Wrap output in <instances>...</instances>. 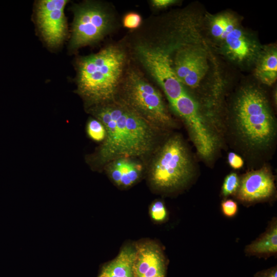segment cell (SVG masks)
<instances>
[{"label": "cell", "mask_w": 277, "mask_h": 277, "mask_svg": "<svg viewBox=\"0 0 277 277\" xmlns=\"http://www.w3.org/2000/svg\"><path fill=\"white\" fill-rule=\"evenodd\" d=\"M106 130V136L96 153L89 160L96 166L117 158L148 154L154 146L155 127L120 100L88 108Z\"/></svg>", "instance_id": "cell-1"}, {"label": "cell", "mask_w": 277, "mask_h": 277, "mask_svg": "<svg viewBox=\"0 0 277 277\" xmlns=\"http://www.w3.org/2000/svg\"><path fill=\"white\" fill-rule=\"evenodd\" d=\"M126 60L124 50L114 45L78 60L76 92L88 108L116 99Z\"/></svg>", "instance_id": "cell-2"}, {"label": "cell", "mask_w": 277, "mask_h": 277, "mask_svg": "<svg viewBox=\"0 0 277 277\" xmlns=\"http://www.w3.org/2000/svg\"><path fill=\"white\" fill-rule=\"evenodd\" d=\"M232 124L235 135L249 150H266L275 139V121L266 96L258 88L247 87L238 94Z\"/></svg>", "instance_id": "cell-3"}, {"label": "cell", "mask_w": 277, "mask_h": 277, "mask_svg": "<svg viewBox=\"0 0 277 277\" xmlns=\"http://www.w3.org/2000/svg\"><path fill=\"white\" fill-rule=\"evenodd\" d=\"M119 88V100L155 128L172 125L161 93L137 70L129 69Z\"/></svg>", "instance_id": "cell-4"}, {"label": "cell", "mask_w": 277, "mask_h": 277, "mask_svg": "<svg viewBox=\"0 0 277 277\" xmlns=\"http://www.w3.org/2000/svg\"><path fill=\"white\" fill-rule=\"evenodd\" d=\"M193 174L191 158L179 135L168 138L160 149L151 166V184L162 190H172L186 185Z\"/></svg>", "instance_id": "cell-5"}, {"label": "cell", "mask_w": 277, "mask_h": 277, "mask_svg": "<svg viewBox=\"0 0 277 277\" xmlns=\"http://www.w3.org/2000/svg\"><path fill=\"white\" fill-rule=\"evenodd\" d=\"M70 47L72 50L102 39L112 25L111 14L101 4L87 2L74 6Z\"/></svg>", "instance_id": "cell-6"}, {"label": "cell", "mask_w": 277, "mask_h": 277, "mask_svg": "<svg viewBox=\"0 0 277 277\" xmlns=\"http://www.w3.org/2000/svg\"><path fill=\"white\" fill-rule=\"evenodd\" d=\"M212 35L220 41L227 54L238 62H243L254 53L255 46L230 14H220L211 21Z\"/></svg>", "instance_id": "cell-7"}, {"label": "cell", "mask_w": 277, "mask_h": 277, "mask_svg": "<svg viewBox=\"0 0 277 277\" xmlns=\"http://www.w3.org/2000/svg\"><path fill=\"white\" fill-rule=\"evenodd\" d=\"M176 47L173 58H171L176 76L184 86L197 87L208 69L205 52L191 45L181 44Z\"/></svg>", "instance_id": "cell-8"}, {"label": "cell", "mask_w": 277, "mask_h": 277, "mask_svg": "<svg viewBox=\"0 0 277 277\" xmlns=\"http://www.w3.org/2000/svg\"><path fill=\"white\" fill-rule=\"evenodd\" d=\"M66 0H42L36 7V18L40 33L47 45L56 48L64 41L67 33L64 13Z\"/></svg>", "instance_id": "cell-9"}, {"label": "cell", "mask_w": 277, "mask_h": 277, "mask_svg": "<svg viewBox=\"0 0 277 277\" xmlns=\"http://www.w3.org/2000/svg\"><path fill=\"white\" fill-rule=\"evenodd\" d=\"M134 265L135 277H165L166 265L160 247L152 242L135 245Z\"/></svg>", "instance_id": "cell-10"}, {"label": "cell", "mask_w": 277, "mask_h": 277, "mask_svg": "<svg viewBox=\"0 0 277 277\" xmlns=\"http://www.w3.org/2000/svg\"><path fill=\"white\" fill-rule=\"evenodd\" d=\"M275 188L274 180L266 168L250 171L243 177L238 197L246 202H252L270 196Z\"/></svg>", "instance_id": "cell-11"}, {"label": "cell", "mask_w": 277, "mask_h": 277, "mask_svg": "<svg viewBox=\"0 0 277 277\" xmlns=\"http://www.w3.org/2000/svg\"><path fill=\"white\" fill-rule=\"evenodd\" d=\"M143 168L138 162L130 157H122L107 164V171L117 186L128 187L135 183L142 175Z\"/></svg>", "instance_id": "cell-12"}, {"label": "cell", "mask_w": 277, "mask_h": 277, "mask_svg": "<svg viewBox=\"0 0 277 277\" xmlns=\"http://www.w3.org/2000/svg\"><path fill=\"white\" fill-rule=\"evenodd\" d=\"M136 255L135 246H124L116 257L102 269L108 277H135L134 265Z\"/></svg>", "instance_id": "cell-13"}, {"label": "cell", "mask_w": 277, "mask_h": 277, "mask_svg": "<svg viewBox=\"0 0 277 277\" xmlns=\"http://www.w3.org/2000/svg\"><path fill=\"white\" fill-rule=\"evenodd\" d=\"M255 75L262 83L271 86L277 78V53L274 48L264 51L260 56L255 69Z\"/></svg>", "instance_id": "cell-14"}, {"label": "cell", "mask_w": 277, "mask_h": 277, "mask_svg": "<svg viewBox=\"0 0 277 277\" xmlns=\"http://www.w3.org/2000/svg\"><path fill=\"white\" fill-rule=\"evenodd\" d=\"M250 255L275 253L277 251V227L274 223L262 237L248 245L246 249Z\"/></svg>", "instance_id": "cell-15"}, {"label": "cell", "mask_w": 277, "mask_h": 277, "mask_svg": "<svg viewBox=\"0 0 277 277\" xmlns=\"http://www.w3.org/2000/svg\"><path fill=\"white\" fill-rule=\"evenodd\" d=\"M88 137L95 142H103L106 136V130L103 124L96 118H90L86 124Z\"/></svg>", "instance_id": "cell-16"}, {"label": "cell", "mask_w": 277, "mask_h": 277, "mask_svg": "<svg viewBox=\"0 0 277 277\" xmlns=\"http://www.w3.org/2000/svg\"><path fill=\"white\" fill-rule=\"evenodd\" d=\"M239 186V179L235 173L228 174L225 178L223 186L222 194L226 196L235 192Z\"/></svg>", "instance_id": "cell-17"}, {"label": "cell", "mask_w": 277, "mask_h": 277, "mask_svg": "<svg viewBox=\"0 0 277 277\" xmlns=\"http://www.w3.org/2000/svg\"><path fill=\"white\" fill-rule=\"evenodd\" d=\"M150 215L155 221L162 222L167 216V211L164 204L162 201L154 202L150 207Z\"/></svg>", "instance_id": "cell-18"}, {"label": "cell", "mask_w": 277, "mask_h": 277, "mask_svg": "<svg viewBox=\"0 0 277 277\" xmlns=\"http://www.w3.org/2000/svg\"><path fill=\"white\" fill-rule=\"evenodd\" d=\"M142 22L141 16L135 12L127 13L125 15L123 20L124 26L130 29H134L139 27Z\"/></svg>", "instance_id": "cell-19"}, {"label": "cell", "mask_w": 277, "mask_h": 277, "mask_svg": "<svg viewBox=\"0 0 277 277\" xmlns=\"http://www.w3.org/2000/svg\"><path fill=\"white\" fill-rule=\"evenodd\" d=\"M222 209L226 216H233L238 210L237 204L232 200H226L222 203Z\"/></svg>", "instance_id": "cell-20"}, {"label": "cell", "mask_w": 277, "mask_h": 277, "mask_svg": "<svg viewBox=\"0 0 277 277\" xmlns=\"http://www.w3.org/2000/svg\"><path fill=\"white\" fill-rule=\"evenodd\" d=\"M228 161L230 166L235 169L241 168L244 164L242 157L234 152L229 153Z\"/></svg>", "instance_id": "cell-21"}, {"label": "cell", "mask_w": 277, "mask_h": 277, "mask_svg": "<svg viewBox=\"0 0 277 277\" xmlns=\"http://www.w3.org/2000/svg\"><path fill=\"white\" fill-rule=\"evenodd\" d=\"M176 3L174 0H153L151 4L155 8L158 9L166 8Z\"/></svg>", "instance_id": "cell-22"}, {"label": "cell", "mask_w": 277, "mask_h": 277, "mask_svg": "<svg viewBox=\"0 0 277 277\" xmlns=\"http://www.w3.org/2000/svg\"><path fill=\"white\" fill-rule=\"evenodd\" d=\"M255 277H277L276 267H274L272 268L259 272L255 274Z\"/></svg>", "instance_id": "cell-23"}, {"label": "cell", "mask_w": 277, "mask_h": 277, "mask_svg": "<svg viewBox=\"0 0 277 277\" xmlns=\"http://www.w3.org/2000/svg\"><path fill=\"white\" fill-rule=\"evenodd\" d=\"M98 277H108L107 275L103 271H101V273Z\"/></svg>", "instance_id": "cell-24"}]
</instances>
